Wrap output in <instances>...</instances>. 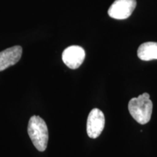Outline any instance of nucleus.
I'll list each match as a JSON object with an SVG mask.
<instances>
[{
    "mask_svg": "<svg viewBox=\"0 0 157 157\" xmlns=\"http://www.w3.org/2000/svg\"><path fill=\"white\" fill-rule=\"evenodd\" d=\"M128 109L131 116L137 122L145 124L151 118L153 103L148 93H143L137 98H133L128 104Z\"/></svg>",
    "mask_w": 157,
    "mask_h": 157,
    "instance_id": "nucleus-1",
    "label": "nucleus"
},
{
    "mask_svg": "<svg viewBox=\"0 0 157 157\" xmlns=\"http://www.w3.org/2000/svg\"><path fill=\"white\" fill-rule=\"evenodd\" d=\"M28 133L34 147L39 151H44L48 146L49 135L44 119L38 116L31 117L29 121Z\"/></svg>",
    "mask_w": 157,
    "mask_h": 157,
    "instance_id": "nucleus-2",
    "label": "nucleus"
},
{
    "mask_svg": "<svg viewBox=\"0 0 157 157\" xmlns=\"http://www.w3.org/2000/svg\"><path fill=\"white\" fill-rule=\"evenodd\" d=\"M136 5V0H115L109 7L108 14L114 19H127L132 15Z\"/></svg>",
    "mask_w": 157,
    "mask_h": 157,
    "instance_id": "nucleus-3",
    "label": "nucleus"
},
{
    "mask_svg": "<svg viewBox=\"0 0 157 157\" xmlns=\"http://www.w3.org/2000/svg\"><path fill=\"white\" fill-rule=\"evenodd\" d=\"M105 116L100 109H93L90 112L87 121V132L90 138H97L105 127Z\"/></svg>",
    "mask_w": 157,
    "mask_h": 157,
    "instance_id": "nucleus-4",
    "label": "nucleus"
},
{
    "mask_svg": "<svg viewBox=\"0 0 157 157\" xmlns=\"http://www.w3.org/2000/svg\"><path fill=\"white\" fill-rule=\"evenodd\" d=\"M85 58V51L82 47L77 45L68 47L62 54L63 61L71 69L79 67Z\"/></svg>",
    "mask_w": 157,
    "mask_h": 157,
    "instance_id": "nucleus-5",
    "label": "nucleus"
},
{
    "mask_svg": "<svg viewBox=\"0 0 157 157\" xmlns=\"http://www.w3.org/2000/svg\"><path fill=\"white\" fill-rule=\"evenodd\" d=\"M22 48L14 46L0 52V71L16 64L22 56Z\"/></svg>",
    "mask_w": 157,
    "mask_h": 157,
    "instance_id": "nucleus-6",
    "label": "nucleus"
},
{
    "mask_svg": "<svg viewBox=\"0 0 157 157\" xmlns=\"http://www.w3.org/2000/svg\"><path fill=\"white\" fill-rule=\"evenodd\" d=\"M137 56L140 60L145 61L157 60V42L143 43L137 50Z\"/></svg>",
    "mask_w": 157,
    "mask_h": 157,
    "instance_id": "nucleus-7",
    "label": "nucleus"
}]
</instances>
